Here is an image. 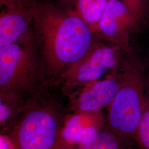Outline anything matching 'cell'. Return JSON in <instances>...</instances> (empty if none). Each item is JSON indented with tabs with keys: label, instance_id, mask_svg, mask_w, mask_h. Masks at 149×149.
Wrapping results in <instances>:
<instances>
[{
	"label": "cell",
	"instance_id": "cell-1",
	"mask_svg": "<svg viewBox=\"0 0 149 149\" xmlns=\"http://www.w3.org/2000/svg\"><path fill=\"white\" fill-rule=\"evenodd\" d=\"M48 70L57 74L80 59L92 45V33L76 10L44 3L32 6Z\"/></svg>",
	"mask_w": 149,
	"mask_h": 149
},
{
	"label": "cell",
	"instance_id": "cell-2",
	"mask_svg": "<svg viewBox=\"0 0 149 149\" xmlns=\"http://www.w3.org/2000/svg\"><path fill=\"white\" fill-rule=\"evenodd\" d=\"M119 70L120 87L107 107L104 128L132 145L135 143V135L144 107L146 91L145 66L133 52L125 55Z\"/></svg>",
	"mask_w": 149,
	"mask_h": 149
},
{
	"label": "cell",
	"instance_id": "cell-3",
	"mask_svg": "<svg viewBox=\"0 0 149 149\" xmlns=\"http://www.w3.org/2000/svg\"><path fill=\"white\" fill-rule=\"evenodd\" d=\"M61 127L58 113L49 107L27 106L8 135L15 149H52Z\"/></svg>",
	"mask_w": 149,
	"mask_h": 149
},
{
	"label": "cell",
	"instance_id": "cell-4",
	"mask_svg": "<svg viewBox=\"0 0 149 149\" xmlns=\"http://www.w3.org/2000/svg\"><path fill=\"white\" fill-rule=\"evenodd\" d=\"M36 65L29 32L16 43L0 48V92H18L28 88L34 80Z\"/></svg>",
	"mask_w": 149,
	"mask_h": 149
},
{
	"label": "cell",
	"instance_id": "cell-5",
	"mask_svg": "<svg viewBox=\"0 0 149 149\" xmlns=\"http://www.w3.org/2000/svg\"><path fill=\"white\" fill-rule=\"evenodd\" d=\"M126 55L113 44L93 43L80 59L64 70L61 79L68 88L85 85L117 70Z\"/></svg>",
	"mask_w": 149,
	"mask_h": 149
},
{
	"label": "cell",
	"instance_id": "cell-6",
	"mask_svg": "<svg viewBox=\"0 0 149 149\" xmlns=\"http://www.w3.org/2000/svg\"><path fill=\"white\" fill-rule=\"evenodd\" d=\"M138 24L131 12L120 0H108L99 21L89 27L93 34L117 45L128 55L134 52L131 36Z\"/></svg>",
	"mask_w": 149,
	"mask_h": 149
},
{
	"label": "cell",
	"instance_id": "cell-7",
	"mask_svg": "<svg viewBox=\"0 0 149 149\" xmlns=\"http://www.w3.org/2000/svg\"><path fill=\"white\" fill-rule=\"evenodd\" d=\"M119 68L104 79L93 81L84 85L73 102L76 112H97L110 105L120 87Z\"/></svg>",
	"mask_w": 149,
	"mask_h": 149
},
{
	"label": "cell",
	"instance_id": "cell-8",
	"mask_svg": "<svg viewBox=\"0 0 149 149\" xmlns=\"http://www.w3.org/2000/svg\"><path fill=\"white\" fill-rule=\"evenodd\" d=\"M18 0H1L5 7L0 15V48L16 43L28 32L33 18L31 8L26 9Z\"/></svg>",
	"mask_w": 149,
	"mask_h": 149
},
{
	"label": "cell",
	"instance_id": "cell-9",
	"mask_svg": "<svg viewBox=\"0 0 149 149\" xmlns=\"http://www.w3.org/2000/svg\"><path fill=\"white\" fill-rule=\"evenodd\" d=\"M87 116V113L76 112L70 116L61 128L60 139L71 145L87 144L93 140L104 128L105 118L100 111L86 123Z\"/></svg>",
	"mask_w": 149,
	"mask_h": 149
},
{
	"label": "cell",
	"instance_id": "cell-10",
	"mask_svg": "<svg viewBox=\"0 0 149 149\" xmlns=\"http://www.w3.org/2000/svg\"><path fill=\"white\" fill-rule=\"evenodd\" d=\"M108 0H76L75 10L91 27L99 21Z\"/></svg>",
	"mask_w": 149,
	"mask_h": 149
},
{
	"label": "cell",
	"instance_id": "cell-11",
	"mask_svg": "<svg viewBox=\"0 0 149 149\" xmlns=\"http://www.w3.org/2000/svg\"><path fill=\"white\" fill-rule=\"evenodd\" d=\"M77 149H132L131 145L125 143L110 131L103 128L96 138L90 143L78 145Z\"/></svg>",
	"mask_w": 149,
	"mask_h": 149
},
{
	"label": "cell",
	"instance_id": "cell-12",
	"mask_svg": "<svg viewBox=\"0 0 149 149\" xmlns=\"http://www.w3.org/2000/svg\"><path fill=\"white\" fill-rule=\"evenodd\" d=\"M0 122L1 126H6L23 108L18 92H0Z\"/></svg>",
	"mask_w": 149,
	"mask_h": 149
},
{
	"label": "cell",
	"instance_id": "cell-13",
	"mask_svg": "<svg viewBox=\"0 0 149 149\" xmlns=\"http://www.w3.org/2000/svg\"><path fill=\"white\" fill-rule=\"evenodd\" d=\"M134 142L139 149H149V92L147 91L143 113L135 135Z\"/></svg>",
	"mask_w": 149,
	"mask_h": 149
},
{
	"label": "cell",
	"instance_id": "cell-14",
	"mask_svg": "<svg viewBox=\"0 0 149 149\" xmlns=\"http://www.w3.org/2000/svg\"><path fill=\"white\" fill-rule=\"evenodd\" d=\"M139 24L149 14V0H120Z\"/></svg>",
	"mask_w": 149,
	"mask_h": 149
},
{
	"label": "cell",
	"instance_id": "cell-15",
	"mask_svg": "<svg viewBox=\"0 0 149 149\" xmlns=\"http://www.w3.org/2000/svg\"><path fill=\"white\" fill-rule=\"evenodd\" d=\"M0 148L1 149H15L13 144L8 135H1Z\"/></svg>",
	"mask_w": 149,
	"mask_h": 149
},
{
	"label": "cell",
	"instance_id": "cell-16",
	"mask_svg": "<svg viewBox=\"0 0 149 149\" xmlns=\"http://www.w3.org/2000/svg\"><path fill=\"white\" fill-rule=\"evenodd\" d=\"M146 72V91L149 92V59L147 66L145 67Z\"/></svg>",
	"mask_w": 149,
	"mask_h": 149
},
{
	"label": "cell",
	"instance_id": "cell-17",
	"mask_svg": "<svg viewBox=\"0 0 149 149\" xmlns=\"http://www.w3.org/2000/svg\"><path fill=\"white\" fill-rule=\"evenodd\" d=\"M52 149H56V145H55V146H54V148H52Z\"/></svg>",
	"mask_w": 149,
	"mask_h": 149
},
{
	"label": "cell",
	"instance_id": "cell-18",
	"mask_svg": "<svg viewBox=\"0 0 149 149\" xmlns=\"http://www.w3.org/2000/svg\"><path fill=\"white\" fill-rule=\"evenodd\" d=\"M62 1H71V0H62Z\"/></svg>",
	"mask_w": 149,
	"mask_h": 149
},
{
	"label": "cell",
	"instance_id": "cell-19",
	"mask_svg": "<svg viewBox=\"0 0 149 149\" xmlns=\"http://www.w3.org/2000/svg\"><path fill=\"white\" fill-rule=\"evenodd\" d=\"M18 1H23V0H18Z\"/></svg>",
	"mask_w": 149,
	"mask_h": 149
},
{
	"label": "cell",
	"instance_id": "cell-20",
	"mask_svg": "<svg viewBox=\"0 0 149 149\" xmlns=\"http://www.w3.org/2000/svg\"></svg>",
	"mask_w": 149,
	"mask_h": 149
}]
</instances>
